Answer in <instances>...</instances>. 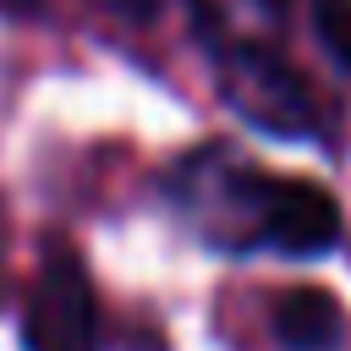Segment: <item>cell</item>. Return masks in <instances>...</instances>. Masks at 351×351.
Returning a JSON list of instances; mask_svg holds the SVG:
<instances>
[{
  "label": "cell",
  "instance_id": "obj_4",
  "mask_svg": "<svg viewBox=\"0 0 351 351\" xmlns=\"http://www.w3.org/2000/svg\"><path fill=\"white\" fill-rule=\"evenodd\" d=\"M269 329L285 351H335V340L346 329V313L324 285H291L285 296H274Z\"/></svg>",
  "mask_w": 351,
  "mask_h": 351
},
{
  "label": "cell",
  "instance_id": "obj_3",
  "mask_svg": "<svg viewBox=\"0 0 351 351\" xmlns=\"http://www.w3.org/2000/svg\"><path fill=\"white\" fill-rule=\"evenodd\" d=\"M22 340L27 351H93V291L66 247H55L49 263L38 269Z\"/></svg>",
  "mask_w": 351,
  "mask_h": 351
},
{
  "label": "cell",
  "instance_id": "obj_5",
  "mask_svg": "<svg viewBox=\"0 0 351 351\" xmlns=\"http://www.w3.org/2000/svg\"><path fill=\"white\" fill-rule=\"evenodd\" d=\"M197 16L219 49H269V38L285 22V5L280 0H197Z\"/></svg>",
  "mask_w": 351,
  "mask_h": 351
},
{
  "label": "cell",
  "instance_id": "obj_8",
  "mask_svg": "<svg viewBox=\"0 0 351 351\" xmlns=\"http://www.w3.org/2000/svg\"><path fill=\"white\" fill-rule=\"evenodd\" d=\"M0 5H11V11H33L38 0H0Z\"/></svg>",
  "mask_w": 351,
  "mask_h": 351
},
{
  "label": "cell",
  "instance_id": "obj_7",
  "mask_svg": "<svg viewBox=\"0 0 351 351\" xmlns=\"http://www.w3.org/2000/svg\"><path fill=\"white\" fill-rule=\"evenodd\" d=\"M110 5H121V11H132V16H154V11H159V0H110Z\"/></svg>",
  "mask_w": 351,
  "mask_h": 351
},
{
  "label": "cell",
  "instance_id": "obj_6",
  "mask_svg": "<svg viewBox=\"0 0 351 351\" xmlns=\"http://www.w3.org/2000/svg\"><path fill=\"white\" fill-rule=\"evenodd\" d=\"M313 33L324 55L351 77V0H313Z\"/></svg>",
  "mask_w": 351,
  "mask_h": 351
},
{
  "label": "cell",
  "instance_id": "obj_1",
  "mask_svg": "<svg viewBox=\"0 0 351 351\" xmlns=\"http://www.w3.org/2000/svg\"><path fill=\"white\" fill-rule=\"evenodd\" d=\"M225 186H230L236 208H247L241 241H263L291 258H318L340 241V203L329 186H318L307 176H269L252 165H230Z\"/></svg>",
  "mask_w": 351,
  "mask_h": 351
},
{
  "label": "cell",
  "instance_id": "obj_2",
  "mask_svg": "<svg viewBox=\"0 0 351 351\" xmlns=\"http://www.w3.org/2000/svg\"><path fill=\"white\" fill-rule=\"evenodd\" d=\"M219 93L247 126L269 137H307L318 126L307 82L274 49H219Z\"/></svg>",
  "mask_w": 351,
  "mask_h": 351
}]
</instances>
